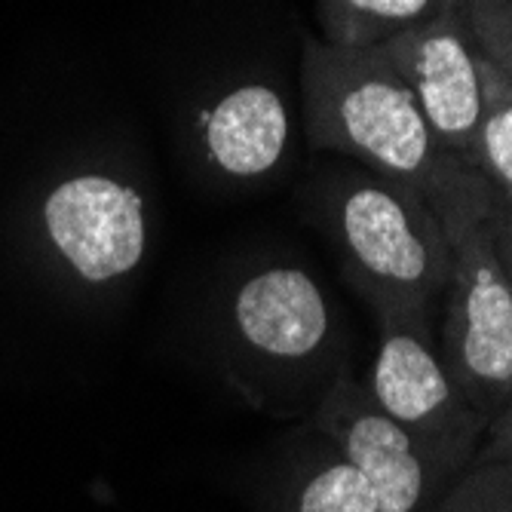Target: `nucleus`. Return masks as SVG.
<instances>
[{"instance_id": "f257e3e1", "label": "nucleus", "mask_w": 512, "mask_h": 512, "mask_svg": "<svg viewBox=\"0 0 512 512\" xmlns=\"http://www.w3.org/2000/svg\"><path fill=\"white\" fill-rule=\"evenodd\" d=\"M304 123L310 148L344 154L424 194L433 209L463 194L479 169L451 157L430 132L405 80L378 50L304 40Z\"/></svg>"}, {"instance_id": "dca6fc26", "label": "nucleus", "mask_w": 512, "mask_h": 512, "mask_svg": "<svg viewBox=\"0 0 512 512\" xmlns=\"http://www.w3.org/2000/svg\"><path fill=\"white\" fill-rule=\"evenodd\" d=\"M485 224H488V237H491L494 255H497V261H500V267H503V273L509 279V286H512V200L491 191Z\"/></svg>"}, {"instance_id": "2eb2a0df", "label": "nucleus", "mask_w": 512, "mask_h": 512, "mask_svg": "<svg viewBox=\"0 0 512 512\" xmlns=\"http://www.w3.org/2000/svg\"><path fill=\"white\" fill-rule=\"evenodd\" d=\"M494 463H512V402L488 421L482 442L470 460V470L494 467Z\"/></svg>"}, {"instance_id": "ddd939ff", "label": "nucleus", "mask_w": 512, "mask_h": 512, "mask_svg": "<svg viewBox=\"0 0 512 512\" xmlns=\"http://www.w3.org/2000/svg\"><path fill=\"white\" fill-rule=\"evenodd\" d=\"M433 512H512V463L467 470Z\"/></svg>"}, {"instance_id": "20e7f679", "label": "nucleus", "mask_w": 512, "mask_h": 512, "mask_svg": "<svg viewBox=\"0 0 512 512\" xmlns=\"http://www.w3.org/2000/svg\"><path fill=\"white\" fill-rule=\"evenodd\" d=\"M488 203L491 184L479 175L436 209L454 252L439 359L485 424L512 402V286L488 237Z\"/></svg>"}, {"instance_id": "9b49d317", "label": "nucleus", "mask_w": 512, "mask_h": 512, "mask_svg": "<svg viewBox=\"0 0 512 512\" xmlns=\"http://www.w3.org/2000/svg\"><path fill=\"white\" fill-rule=\"evenodd\" d=\"M460 4L463 0H316V16L325 43L344 50H378Z\"/></svg>"}, {"instance_id": "0eeeda50", "label": "nucleus", "mask_w": 512, "mask_h": 512, "mask_svg": "<svg viewBox=\"0 0 512 512\" xmlns=\"http://www.w3.org/2000/svg\"><path fill=\"white\" fill-rule=\"evenodd\" d=\"M307 424L329 436L365 476L381 512H433L454 485L417 451L411 436L375 405L365 384L350 371H344L322 396Z\"/></svg>"}, {"instance_id": "7ed1b4c3", "label": "nucleus", "mask_w": 512, "mask_h": 512, "mask_svg": "<svg viewBox=\"0 0 512 512\" xmlns=\"http://www.w3.org/2000/svg\"><path fill=\"white\" fill-rule=\"evenodd\" d=\"M224 347L249 384L298 387L313 408L347 371L344 332L319 279L295 261L246 270L224 301Z\"/></svg>"}, {"instance_id": "9d476101", "label": "nucleus", "mask_w": 512, "mask_h": 512, "mask_svg": "<svg viewBox=\"0 0 512 512\" xmlns=\"http://www.w3.org/2000/svg\"><path fill=\"white\" fill-rule=\"evenodd\" d=\"M270 512H381L378 497L365 476L341 454V448L313 430L301 427L295 448L270 494Z\"/></svg>"}, {"instance_id": "39448f33", "label": "nucleus", "mask_w": 512, "mask_h": 512, "mask_svg": "<svg viewBox=\"0 0 512 512\" xmlns=\"http://www.w3.org/2000/svg\"><path fill=\"white\" fill-rule=\"evenodd\" d=\"M427 307H384L375 313L381 341L365 381L368 396L396 421L433 467L457 482L470 470L485 421L454 390L433 341Z\"/></svg>"}, {"instance_id": "423d86ee", "label": "nucleus", "mask_w": 512, "mask_h": 512, "mask_svg": "<svg viewBox=\"0 0 512 512\" xmlns=\"http://www.w3.org/2000/svg\"><path fill=\"white\" fill-rule=\"evenodd\" d=\"M378 53L411 89L436 142L473 166L482 120V50L463 4L387 40Z\"/></svg>"}, {"instance_id": "6e6552de", "label": "nucleus", "mask_w": 512, "mask_h": 512, "mask_svg": "<svg viewBox=\"0 0 512 512\" xmlns=\"http://www.w3.org/2000/svg\"><path fill=\"white\" fill-rule=\"evenodd\" d=\"M46 234L86 283L129 276L145 258L148 221L135 188L108 175L62 181L43 206Z\"/></svg>"}, {"instance_id": "4468645a", "label": "nucleus", "mask_w": 512, "mask_h": 512, "mask_svg": "<svg viewBox=\"0 0 512 512\" xmlns=\"http://www.w3.org/2000/svg\"><path fill=\"white\" fill-rule=\"evenodd\" d=\"M463 16L485 59L512 80V0H463Z\"/></svg>"}, {"instance_id": "f8f14e48", "label": "nucleus", "mask_w": 512, "mask_h": 512, "mask_svg": "<svg viewBox=\"0 0 512 512\" xmlns=\"http://www.w3.org/2000/svg\"><path fill=\"white\" fill-rule=\"evenodd\" d=\"M482 120L473 166L491 191L512 200V80L482 53Z\"/></svg>"}, {"instance_id": "1a4fd4ad", "label": "nucleus", "mask_w": 512, "mask_h": 512, "mask_svg": "<svg viewBox=\"0 0 512 512\" xmlns=\"http://www.w3.org/2000/svg\"><path fill=\"white\" fill-rule=\"evenodd\" d=\"M289 108L267 83H243L200 114L206 163L230 181H261L286 160Z\"/></svg>"}, {"instance_id": "f03ea898", "label": "nucleus", "mask_w": 512, "mask_h": 512, "mask_svg": "<svg viewBox=\"0 0 512 512\" xmlns=\"http://www.w3.org/2000/svg\"><path fill=\"white\" fill-rule=\"evenodd\" d=\"M310 215L341 258L347 283L378 313L445 298L454 252L424 194L378 172H344L313 191Z\"/></svg>"}]
</instances>
